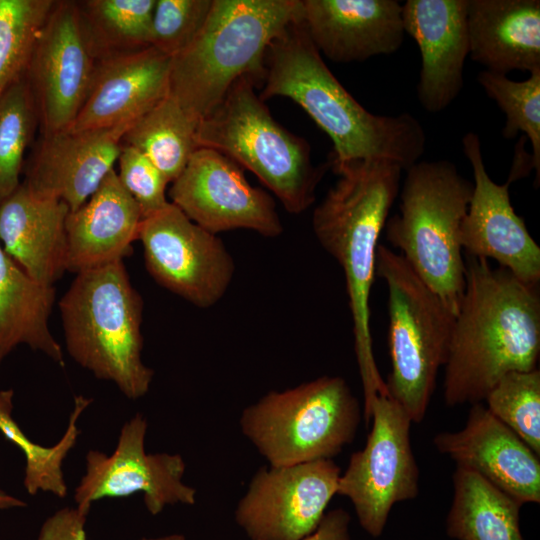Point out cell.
<instances>
[{"mask_svg": "<svg viewBox=\"0 0 540 540\" xmlns=\"http://www.w3.org/2000/svg\"><path fill=\"white\" fill-rule=\"evenodd\" d=\"M464 259L465 288L444 364L451 407L482 403L504 375L536 369L540 353L539 286L486 259Z\"/></svg>", "mask_w": 540, "mask_h": 540, "instance_id": "obj_1", "label": "cell"}, {"mask_svg": "<svg viewBox=\"0 0 540 540\" xmlns=\"http://www.w3.org/2000/svg\"><path fill=\"white\" fill-rule=\"evenodd\" d=\"M259 97H287L300 105L333 142L329 163L382 159L407 170L426 149V133L408 112L376 115L337 80L302 20L291 22L269 45Z\"/></svg>", "mask_w": 540, "mask_h": 540, "instance_id": "obj_2", "label": "cell"}, {"mask_svg": "<svg viewBox=\"0 0 540 540\" xmlns=\"http://www.w3.org/2000/svg\"><path fill=\"white\" fill-rule=\"evenodd\" d=\"M339 179L314 209L320 245L341 266L352 317L364 406L386 389L373 354L370 294L378 240L400 191L402 168L382 159L329 163Z\"/></svg>", "mask_w": 540, "mask_h": 540, "instance_id": "obj_3", "label": "cell"}, {"mask_svg": "<svg viewBox=\"0 0 540 540\" xmlns=\"http://www.w3.org/2000/svg\"><path fill=\"white\" fill-rule=\"evenodd\" d=\"M302 14L300 0H213L194 41L171 61L169 92L198 123L241 77H265L272 41Z\"/></svg>", "mask_w": 540, "mask_h": 540, "instance_id": "obj_4", "label": "cell"}, {"mask_svg": "<svg viewBox=\"0 0 540 540\" xmlns=\"http://www.w3.org/2000/svg\"><path fill=\"white\" fill-rule=\"evenodd\" d=\"M67 352L130 400L150 389L154 371L142 360L143 300L123 260L76 273L59 302Z\"/></svg>", "mask_w": 540, "mask_h": 540, "instance_id": "obj_5", "label": "cell"}, {"mask_svg": "<svg viewBox=\"0 0 540 540\" xmlns=\"http://www.w3.org/2000/svg\"><path fill=\"white\" fill-rule=\"evenodd\" d=\"M472 189L454 163L418 161L406 170L399 212L384 227L387 241L455 315L466 272L459 231Z\"/></svg>", "mask_w": 540, "mask_h": 540, "instance_id": "obj_6", "label": "cell"}, {"mask_svg": "<svg viewBox=\"0 0 540 540\" xmlns=\"http://www.w3.org/2000/svg\"><path fill=\"white\" fill-rule=\"evenodd\" d=\"M241 77L222 101L198 124V147L214 149L246 168L273 192L291 214L307 210L329 163L315 166L308 142L289 132L271 115Z\"/></svg>", "mask_w": 540, "mask_h": 540, "instance_id": "obj_7", "label": "cell"}, {"mask_svg": "<svg viewBox=\"0 0 540 540\" xmlns=\"http://www.w3.org/2000/svg\"><path fill=\"white\" fill-rule=\"evenodd\" d=\"M375 276L388 288V344L391 372L388 394L420 423L448 354L455 314L416 274L407 261L378 245Z\"/></svg>", "mask_w": 540, "mask_h": 540, "instance_id": "obj_8", "label": "cell"}, {"mask_svg": "<svg viewBox=\"0 0 540 540\" xmlns=\"http://www.w3.org/2000/svg\"><path fill=\"white\" fill-rule=\"evenodd\" d=\"M360 419L345 379L322 376L268 392L242 411L239 424L269 466L280 467L332 459L354 440Z\"/></svg>", "mask_w": 540, "mask_h": 540, "instance_id": "obj_9", "label": "cell"}, {"mask_svg": "<svg viewBox=\"0 0 540 540\" xmlns=\"http://www.w3.org/2000/svg\"><path fill=\"white\" fill-rule=\"evenodd\" d=\"M372 427L363 449L354 452L340 475L337 494L353 504L361 527L379 537L391 508L414 499L419 469L410 442L411 419L388 394H377L364 412Z\"/></svg>", "mask_w": 540, "mask_h": 540, "instance_id": "obj_10", "label": "cell"}, {"mask_svg": "<svg viewBox=\"0 0 540 540\" xmlns=\"http://www.w3.org/2000/svg\"><path fill=\"white\" fill-rule=\"evenodd\" d=\"M138 239L147 271L164 288L204 309L225 295L235 272L230 252L173 203L142 220Z\"/></svg>", "mask_w": 540, "mask_h": 540, "instance_id": "obj_11", "label": "cell"}, {"mask_svg": "<svg viewBox=\"0 0 540 540\" xmlns=\"http://www.w3.org/2000/svg\"><path fill=\"white\" fill-rule=\"evenodd\" d=\"M341 475L332 459L261 467L234 517L251 540H302L320 524Z\"/></svg>", "mask_w": 540, "mask_h": 540, "instance_id": "obj_12", "label": "cell"}, {"mask_svg": "<svg viewBox=\"0 0 540 540\" xmlns=\"http://www.w3.org/2000/svg\"><path fill=\"white\" fill-rule=\"evenodd\" d=\"M148 423L141 413L126 421L114 451L107 455L89 450L86 471L75 488L77 508L89 513L92 503L103 498L143 493L147 511L155 516L168 505H193L196 490L183 482L186 465L179 454L146 453Z\"/></svg>", "mask_w": 540, "mask_h": 540, "instance_id": "obj_13", "label": "cell"}, {"mask_svg": "<svg viewBox=\"0 0 540 540\" xmlns=\"http://www.w3.org/2000/svg\"><path fill=\"white\" fill-rule=\"evenodd\" d=\"M169 197L190 220L216 235L248 229L274 238L283 231L274 199L250 185L240 165L211 148L193 152Z\"/></svg>", "mask_w": 540, "mask_h": 540, "instance_id": "obj_14", "label": "cell"}, {"mask_svg": "<svg viewBox=\"0 0 540 540\" xmlns=\"http://www.w3.org/2000/svg\"><path fill=\"white\" fill-rule=\"evenodd\" d=\"M96 62L76 1H55L36 37L25 73L42 134L73 123L90 91Z\"/></svg>", "mask_w": 540, "mask_h": 540, "instance_id": "obj_15", "label": "cell"}, {"mask_svg": "<svg viewBox=\"0 0 540 540\" xmlns=\"http://www.w3.org/2000/svg\"><path fill=\"white\" fill-rule=\"evenodd\" d=\"M473 172V189L459 242L466 255L493 259L520 281L539 286L540 247L511 203L509 186L494 182L486 171L481 141L474 132L462 139Z\"/></svg>", "mask_w": 540, "mask_h": 540, "instance_id": "obj_16", "label": "cell"}, {"mask_svg": "<svg viewBox=\"0 0 540 540\" xmlns=\"http://www.w3.org/2000/svg\"><path fill=\"white\" fill-rule=\"evenodd\" d=\"M132 124L42 134L24 166L22 181L39 194L65 202L70 212L75 211L114 169L121 139Z\"/></svg>", "mask_w": 540, "mask_h": 540, "instance_id": "obj_17", "label": "cell"}, {"mask_svg": "<svg viewBox=\"0 0 540 540\" xmlns=\"http://www.w3.org/2000/svg\"><path fill=\"white\" fill-rule=\"evenodd\" d=\"M433 444L521 505L540 502L539 456L482 403L472 404L463 429L438 433Z\"/></svg>", "mask_w": 540, "mask_h": 540, "instance_id": "obj_18", "label": "cell"}, {"mask_svg": "<svg viewBox=\"0 0 540 540\" xmlns=\"http://www.w3.org/2000/svg\"><path fill=\"white\" fill-rule=\"evenodd\" d=\"M468 0H407L402 4L404 32L417 43L421 70L417 97L424 110L446 109L464 86L469 56Z\"/></svg>", "mask_w": 540, "mask_h": 540, "instance_id": "obj_19", "label": "cell"}, {"mask_svg": "<svg viewBox=\"0 0 540 540\" xmlns=\"http://www.w3.org/2000/svg\"><path fill=\"white\" fill-rule=\"evenodd\" d=\"M302 20L317 50L331 61H365L396 52L404 40L397 0H303Z\"/></svg>", "mask_w": 540, "mask_h": 540, "instance_id": "obj_20", "label": "cell"}, {"mask_svg": "<svg viewBox=\"0 0 540 540\" xmlns=\"http://www.w3.org/2000/svg\"><path fill=\"white\" fill-rule=\"evenodd\" d=\"M171 61L151 46L97 61L88 96L66 129L134 123L168 95Z\"/></svg>", "mask_w": 540, "mask_h": 540, "instance_id": "obj_21", "label": "cell"}, {"mask_svg": "<svg viewBox=\"0 0 540 540\" xmlns=\"http://www.w3.org/2000/svg\"><path fill=\"white\" fill-rule=\"evenodd\" d=\"M65 202L39 194L26 183L0 199V243L35 281L54 286L67 271Z\"/></svg>", "mask_w": 540, "mask_h": 540, "instance_id": "obj_22", "label": "cell"}, {"mask_svg": "<svg viewBox=\"0 0 540 540\" xmlns=\"http://www.w3.org/2000/svg\"><path fill=\"white\" fill-rule=\"evenodd\" d=\"M142 220L138 204L112 169L67 216V271L78 273L129 256Z\"/></svg>", "mask_w": 540, "mask_h": 540, "instance_id": "obj_23", "label": "cell"}, {"mask_svg": "<svg viewBox=\"0 0 540 540\" xmlns=\"http://www.w3.org/2000/svg\"><path fill=\"white\" fill-rule=\"evenodd\" d=\"M469 57L506 75L540 70L539 0H468Z\"/></svg>", "mask_w": 540, "mask_h": 540, "instance_id": "obj_24", "label": "cell"}, {"mask_svg": "<svg viewBox=\"0 0 540 540\" xmlns=\"http://www.w3.org/2000/svg\"><path fill=\"white\" fill-rule=\"evenodd\" d=\"M56 291L31 278L0 243V370L19 345L64 366V354L49 328Z\"/></svg>", "mask_w": 540, "mask_h": 540, "instance_id": "obj_25", "label": "cell"}, {"mask_svg": "<svg viewBox=\"0 0 540 540\" xmlns=\"http://www.w3.org/2000/svg\"><path fill=\"white\" fill-rule=\"evenodd\" d=\"M446 531L457 540H524L521 504L473 471L456 467Z\"/></svg>", "mask_w": 540, "mask_h": 540, "instance_id": "obj_26", "label": "cell"}, {"mask_svg": "<svg viewBox=\"0 0 540 540\" xmlns=\"http://www.w3.org/2000/svg\"><path fill=\"white\" fill-rule=\"evenodd\" d=\"M156 0L76 1L81 28L96 61L150 46Z\"/></svg>", "mask_w": 540, "mask_h": 540, "instance_id": "obj_27", "label": "cell"}, {"mask_svg": "<svg viewBox=\"0 0 540 540\" xmlns=\"http://www.w3.org/2000/svg\"><path fill=\"white\" fill-rule=\"evenodd\" d=\"M198 124L167 95L129 127L121 144L146 155L172 183L199 148L196 140Z\"/></svg>", "mask_w": 540, "mask_h": 540, "instance_id": "obj_28", "label": "cell"}, {"mask_svg": "<svg viewBox=\"0 0 540 540\" xmlns=\"http://www.w3.org/2000/svg\"><path fill=\"white\" fill-rule=\"evenodd\" d=\"M13 396L12 389L0 391V432L24 453V487L32 496L43 491L64 498L67 485L62 470L63 461L77 442L80 433L78 420L92 399L82 395L74 398L73 411L65 433L55 445L45 447L29 439L14 420Z\"/></svg>", "mask_w": 540, "mask_h": 540, "instance_id": "obj_29", "label": "cell"}, {"mask_svg": "<svg viewBox=\"0 0 540 540\" xmlns=\"http://www.w3.org/2000/svg\"><path fill=\"white\" fill-rule=\"evenodd\" d=\"M38 125L36 104L23 75L0 94V199L20 185L25 153Z\"/></svg>", "mask_w": 540, "mask_h": 540, "instance_id": "obj_30", "label": "cell"}, {"mask_svg": "<svg viewBox=\"0 0 540 540\" xmlns=\"http://www.w3.org/2000/svg\"><path fill=\"white\" fill-rule=\"evenodd\" d=\"M477 81L488 97L496 102L506 116L502 135L514 138L522 132L531 144V163L536 171L535 186L540 182V70L528 79L514 81L506 75L487 70L477 75Z\"/></svg>", "mask_w": 540, "mask_h": 540, "instance_id": "obj_31", "label": "cell"}, {"mask_svg": "<svg viewBox=\"0 0 540 540\" xmlns=\"http://www.w3.org/2000/svg\"><path fill=\"white\" fill-rule=\"evenodd\" d=\"M54 0H0V94L25 75Z\"/></svg>", "mask_w": 540, "mask_h": 540, "instance_id": "obj_32", "label": "cell"}, {"mask_svg": "<svg viewBox=\"0 0 540 540\" xmlns=\"http://www.w3.org/2000/svg\"><path fill=\"white\" fill-rule=\"evenodd\" d=\"M486 408L540 456V371L504 375L486 396Z\"/></svg>", "mask_w": 540, "mask_h": 540, "instance_id": "obj_33", "label": "cell"}, {"mask_svg": "<svg viewBox=\"0 0 540 540\" xmlns=\"http://www.w3.org/2000/svg\"><path fill=\"white\" fill-rule=\"evenodd\" d=\"M213 0H156L150 46L173 58L196 38L210 13Z\"/></svg>", "mask_w": 540, "mask_h": 540, "instance_id": "obj_34", "label": "cell"}, {"mask_svg": "<svg viewBox=\"0 0 540 540\" xmlns=\"http://www.w3.org/2000/svg\"><path fill=\"white\" fill-rule=\"evenodd\" d=\"M117 163L118 178L138 204L143 219L169 204L166 197L169 182L146 155L134 147L121 144Z\"/></svg>", "mask_w": 540, "mask_h": 540, "instance_id": "obj_35", "label": "cell"}, {"mask_svg": "<svg viewBox=\"0 0 540 540\" xmlns=\"http://www.w3.org/2000/svg\"><path fill=\"white\" fill-rule=\"evenodd\" d=\"M87 515L77 507L61 508L43 522L37 540H87Z\"/></svg>", "mask_w": 540, "mask_h": 540, "instance_id": "obj_36", "label": "cell"}, {"mask_svg": "<svg viewBox=\"0 0 540 540\" xmlns=\"http://www.w3.org/2000/svg\"><path fill=\"white\" fill-rule=\"evenodd\" d=\"M349 514L339 508L325 513L316 530L302 540H351Z\"/></svg>", "mask_w": 540, "mask_h": 540, "instance_id": "obj_37", "label": "cell"}, {"mask_svg": "<svg viewBox=\"0 0 540 540\" xmlns=\"http://www.w3.org/2000/svg\"><path fill=\"white\" fill-rule=\"evenodd\" d=\"M27 503L0 490V510L25 507Z\"/></svg>", "mask_w": 540, "mask_h": 540, "instance_id": "obj_38", "label": "cell"}, {"mask_svg": "<svg viewBox=\"0 0 540 540\" xmlns=\"http://www.w3.org/2000/svg\"><path fill=\"white\" fill-rule=\"evenodd\" d=\"M140 540H186L182 534H170L156 538H142Z\"/></svg>", "mask_w": 540, "mask_h": 540, "instance_id": "obj_39", "label": "cell"}]
</instances>
